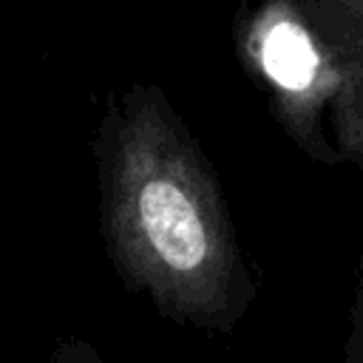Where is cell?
Listing matches in <instances>:
<instances>
[{"instance_id":"obj_2","label":"cell","mask_w":363,"mask_h":363,"mask_svg":"<svg viewBox=\"0 0 363 363\" xmlns=\"http://www.w3.org/2000/svg\"><path fill=\"white\" fill-rule=\"evenodd\" d=\"M235 43L284 133L312 162L337 167L335 122L343 108V79L298 6L292 0H238Z\"/></svg>"},{"instance_id":"obj_4","label":"cell","mask_w":363,"mask_h":363,"mask_svg":"<svg viewBox=\"0 0 363 363\" xmlns=\"http://www.w3.org/2000/svg\"><path fill=\"white\" fill-rule=\"evenodd\" d=\"M340 357L346 363H363V258L357 267V281H354L352 306H349V329L343 337Z\"/></svg>"},{"instance_id":"obj_3","label":"cell","mask_w":363,"mask_h":363,"mask_svg":"<svg viewBox=\"0 0 363 363\" xmlns=\"http://www.w3.org/2000/svg\"><path fill=\"white\" fill-rule=\"evenodd\" d=\"M318 31L343 79V108L335 122L340 164L363 176V0H292Z\"/></svg>"},{"instance_id":"obj_1","label":"cell","mask_w":363,"mask_h":363,"mask_svg":"<svg viewBox=\"0 0 363 363\" xmlns=\"http://www.w3.org/2000/svg\"><path fill=\"white\" fill-rule=\"evenodd\" d=\"M94 159L102 238L125 289L179 326L233 332L258 281L224 187L164 88L130 82L113 91Z\"/></svg>"}]
</instances>
